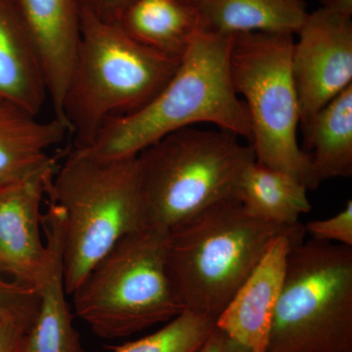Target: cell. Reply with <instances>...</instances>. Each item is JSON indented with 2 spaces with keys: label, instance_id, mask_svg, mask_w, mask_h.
I'll list each match as a JSON object with an SVG mask.
<instances>
[{
  "label": "cell",
  "instance_id": "6da1fadb",
  "mask_svg": "<svg viewBox=\"0 0 352 352\" xmlns=\"http://www.w3.org/2000/svg\"><path fill=\"white\" fill-rule=\"evenodd\" d=\"M230 43L231 36L197 34L175 75L149 104L109 120L91 143L78 150L103 159L135 157L166 134L200 122L251 143L247 108L231 80Z\"/></svg>",
  "mask_w": 352,
  "mask_h": 352
},
{
  "label": "cell",
  "instance_id": "7a4b0ae2",
  "mask_svg": "<svg viewBox=\"0 0 352 352\" xmlns=\"http://www.w3.org/2000/svg\"><path fill=\"white\" fill-rule=\"evenodd\" d=\"M80 41L59 119L69 126L76 149L87 148L109 120L145 107L182 61L134 41L80 0Z\"/></svg>",
  "mask_w": 352,
  "mask_h": 352
},
{
  "label": "cell",
  "instance_id": "3957f363",
  "mask_svg": "<svg viewBox=\"0 0 352 352\" xmlns=\"http://www.w3.org/2000/svg\"><path fill=\"white\" fill-rule=\"evenodd\" d=\"M46 196L63 212L68 296L120 240L149 226L138 156L103 159L72 148L58 164Z\"/></svg>",
  "mask_w": 352,
  "mask_h": 352
},
{
  "label": "cell",
  "instance_id": "277c9868",
  "mask_svg": "<svg viewBox=\"0 0 352 352\" xmlns=\"http://www.w3.org/2000/svg\"><path fill=\"white\" fill-rule=\"evenodd\" d=\"M293 226L254 219L230 198L171 229L166 270L176 300L217 320L273 240Z\"/></svg>",
  "mask_w": 352,
  "mask_h": 352
},
{
  "label": "cell",
  "instance_id": "5b68a950",
  "mask_svg": "<svg viewBox=\"0 0 352 352\" xmlns=\"http://www.w3.org/2000/svg\"><path fill=\"white\" fill-rule=\"evenodd\" d=\"M231 132L185 127L138 155L148 226L170 231L219 201L236 198L256 161L251 145Z\"/></svg>",
  "mask_w": 352,
  "mask_h": 352
},
{
  "label": "cell",
  "instance_id": "8992f818",
  "mask_svg": "<svg viewBox=\"0 0 352 352\" xmlns=\"http://www.w3.org/2000/svg\"><path fill=\"white\" fill-rule=\"evenodd\" d=\"M168 233L148 226L122 238L72 294L75 314L95 335L122 339L184 311L166 274Z\"/></svg>",
  "mask_w": 352,
  "mask_h": 352
},
{
  "label": "cell",
  "instance_id": "52a82bcc",
  "mask_svg": "<svg viewBox=\"0 0 352 352\" xmlns=\"http://www.w3.org/2000/svg\"><path fill=\"white\" fill-rule=\"evenodd\" d=\"M265 352H352V247L293 248Z\"/></svg>",
  "mask_w": 352,
  "mask_h": 352
},
{
  "label": "cell",
  "instance_id": "ba28073f",
  "mask_svg": "<svg viewBox=\"0 0 352 352\" xmlns=\"http://www.w3.org/2000/svg\"><path fill=\"white\" fill-rule=\"evenodd\" d=\"M294 34L247 32L231 36L229 69L244 97L256 161L317 189L309 160L298 142L300 107L293 69Z\"/></svg>",
  "mask_w": 352,
  "mask_h": 352
},
{
  "label": "cell",
  "instance_id": "9c48e42d",
  "mask_svg": "<svg viewBox=\"0 0 352 352\" xmlns=\"http://www.w3.org/2000/svg\"><path fill=\"white\" fill-rule=\"evenodd\" d=\"M292 52L300 124L352 85V22L319 8L307 14Z\"/></svg>",
  "mask_w": 352,
  "mask_h": 352
},
{
  "label": "cell",
  "instance_id": "30bf717a",
  "mask_svg": "<svg viewBox=\"0 0 352 352\" xmlns=\"http://www.w3.org/2000/svg\"><path fill=\"white\" fill-rule=\"evenodd\" d=\"M305 233V226L298 222L273 240L215 320L217 328L252 351L265 352L267 349L289 254L294 247L302 242Z\"/></svg>",
  "mask_w": 352,
  "mask_h": 352
},
{
  "label": "cell",
  "instance_id": "8fae6325",
  "mask_svg": "<svg viewBox=\"0 0 352 352\" xmlns=\"http://www.w3.org/2000/svg\"><path fill=\"white\" fill-rule=\"evenodd\" d=\"M57 166L0 191V275L34 288L46 258L41 201Z\"/></svg>",
  "mask_w": 352,
  "mask_h": 352
},
{
  "label": "cell",
  "instance_id": "7c38bea8",
  "mask_svg": "<svg viewBox=\"0 0 352 352\" xmlns=\"http://www.w3.org/2000/svg\"><path fill=\"white\" fill-rule=\"evenodd\" d=\"M46 258L34 288L39 307L29 333L28 352H85L67 300L63 271V212L50 203L43 214Z\"/></svg>",
  "mask_w": 352,
  "mask_h": 352
},
{
  "label": "cell",
  "instance_id": "4fadbf2b",
  "mask_svg": "<svg viewBox=\"0 0 352 352\" xmlns=\"http://www.w3.org/2000/svg\"><path fill=\"white\" fill-rule=\"evenodd\" d=\"M41 67L48 99L60 119L80 41V0H15Z\"/></svg>",
  "mask_w": 352,
  "mask_h": 352
},
{
  "label": "cell",
  "instance_id": "5bb4252c",
  "mask_svg": "<svg viewBox=\"0 0 352 352\" xmlns=\"http://www.w3.org/2000/svg\"><path fill=\"white\" fill-rule=\"evenodd\" d=\"M68 135L63 120H39L38 115L0 97V188L19 184L57 164L48 151Z\"/></svg>",
  "mask_w": 352,
  "mask_h": 352
},
{
  "label": "cell",
  "instance_id": "9a60e30c",
  "mask_svg": "<svg viewBox=\"0 0 352 352\" xmlns=\"http://www.w3.org/2000/svg\"><path fill=\"white\" fill-rule=\"evenodd\" d=\"M0 97L38 116L48 99L43 67L15 0H0Z\"/></svg>",
  "mask_w": 352,
  "mask_h": 352
},
{
  "label": "cell",
  "instance_id": "2e32d148",
  "mask_svg": "<svg viewBox=\"0 0 352 352\" xmlns=\"http://www.w3.org/2000/svg\"><path fill=\"white\" fill-rule=\"evenodd\" d=\"M305 148L317 188L352 175V85L302 122Z\"/></svg>",
  "mask_w": 352,
  "mask_h": 352
},
{
  "label": "cell",
  "instance_id": "e0dca14e",
  "mask_svg": "<svg viewBox=\"0 0 352 352\" xmlns=\"http://www.w3.org/2000/svg\"><path fill=\"white\" fill-rule=\"evenodd\" d=\"M200 31L222 36L247 32L296 34L307 12L289 0H198Z\"/></svg>",
  "mask_w": 352,
  "mask_h": 352
},
{
  "label": "cell",
  "instance_id": "ac0fdd59",
  "mask_svg": "<svg viewBox=\"0 0 352 352\" xmlns=\"http://www.w3.org/2000/svg\"><path fill=\"white\" fill-rule=\"evenodd\" d=\"M118 24L138 43L176 58L201 32L196 7L179 0H133Z\"/></svg>",
  "mask_w": 352,
  "mask_h": 352
},
{
  "label": "cell",
  "instance_id": "d6986e66",
  "mask_svg": "<svg viewBox=\"0 0 352 352\" xmlns=\"http://www.w3.org/2000/svg\"><path fill=\"white\" fill-rule=\"evenodd\" d=\"M307 191L293 175L254 161L243 173L236 198L254 219L293 226L311 210Z\"/></svg>",
  "mask_w": 352,
  "mask_h": 352
},
{
  "label": "cell",
  "instance_id": "ffe728a7",
  "mask_svg": "<svg viewBox=\"0 0 352 352\" xmlns=\"http://www.w3.org/2000/svg\"><path fill=\"white\" fill-rule=\"evenodd\" d=\"M215 327V320L206 315L184 310L163 328L122 346L113 352H196Z\"/></svg>",
  "mask_w": 352,
  "mask_h": 352
},
{
  "label": "cell",
  "instance_id": "44dd1931",
  "mask_svg": "<svg viewBox=\"0 0 352 352\" xmlns=\"http://www.w3.org/2000/svg\"><path fill=\"white\" fill-rule=\"evenodd\" d=\"M39 307L36 288L11 281L0 275V311L12 315L32 328Z\"/></svg>",
  "mask_w": 352,
  "mask_h": 352
},
{
  "label": "cell",
  "instance_id": "7402d4cb",
  "mask_svg": "<svg viewBox=\"0 0 352 352\" xmlns=\"http://www.w3.org/2000/svg\"><path fill=\"white\" fill-rule=\"evenodd\" d=\"M305 230L314 240L352 247V201L332 217L307 222Z\"/></svg>",
  "mask_w": 352,
  "mask_h": 352
},
{
  "label": "cell",
  "instance_id": "603a6c76",
  "mask_svg": "<svg viewBox=\"0 0 352 352\" xmlns=\"http://www.w3.org/2000/svg\"><path fill=\"white\" fill-rule=\"evenodd\" d=\"M30 331L24 322L0 311V352H28Z\"/></svg>",
  "mask_w": 352,
  "mask_h": 352
},
{
  "label": "cell",
  "instance_id": "cb8c5ba5",
  "mask_svg": "<svg viewBox=\"0 0 352 352\" xmlns=\"http://www.w3.org/2000/svg\"><path fill=\"white\" fill-rule=\"evenodd\" d=\"M97 18L107 23L119 22L120 16L133 0H80Z\"/></svg>",
  "mask_w": 352,
  "mask_h": 352
},
{
  "label": "cell",
  "instance_id": "d4e9b609",
  "mask_svg": "<svg viewBox=\"0 0 352 352\" xmlns=\"http://www.w3.org/2000/svg\"><path fill=\"white\" fill-rule=\"evenodd\" d=\"M196 352H254L215 326Z\"/></svg>",
  "mask_w": 352,
  "mask_h": 352
},
{
  "label": "cell",
  "instance_id": "484cf974",
  "mask_svg": "<svg viewBox=\"0 0 352 352\" xmlns=\"http://www.w3.org/2000/svg\"><path fill=\"white\" fill-rule=\"evenodd\" d=\"M322 9L351 18L352 0H319Z\"/></svg>",
  "mask_w": 352,
  "mask_h": 352
},
{
  "label": "cell",
  "instance_id": "4316f807",
  "mask_svg": "<svg viewBox=\"0 0 352 352\" xmlns=\"http://www.w3.org/2000/svg\"><path fill=\"white\" fill-rule=\"evenodd\" d=\"M179 1L184 2V3L189 4V6H195L198 0H179Z\"/></svg>",
  "mask_w": 352,
  "mask_h": 352
},
{
  "label": "cell",
  "instance_id": "83f0119b",
  "mask_svg": "<svg viewBox=\"0 0 352 352\" xmlns=\"http://www.w3.org/2000/svg\"><path fill=\"white\" fill-rule=\"evenodd\" d=\"M289 1L295 2V3L298 4H305L303 0H289Z\"/></svg>",
  "mask_w": 352,
  "mask_h": 352
},
{
  "label": "cell",
  "instance_id": "f1b7e54d",
  "mask_svg": "<svg viewBox=\"0 0 352 352\" xmlns=\"http://www.w3.org/2000/svg\"><path fill=\"white\" fill-rule=\"evenodd\" d=\"M2 189H3V188H0V191H1Z\"/></svg>",
  "mask_w": 352,
  "mask_h": 352
}]
</instances>
